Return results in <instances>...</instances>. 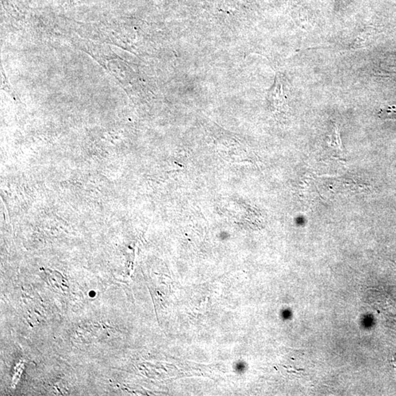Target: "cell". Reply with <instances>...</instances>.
<instances>
[{
  "label": "cell",
  "instance_id": "6da1fadb",
  "mask_svg": "<svg viewBox=\"0 0 396 396\" xmlns=\"http://www.w3.org/2000/svg\"><path fill=\"white\" fill-rule=\"evenodd\" d=\"M329 143L332 144L333 146L341 147V137H340L339 131H338V127L336 126H335L334 129L332 131L331 135L330 136Z\"/></svg>",
  "mask_w": 396,
  "mask_h": 396
}]
</instances>
